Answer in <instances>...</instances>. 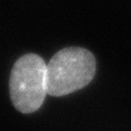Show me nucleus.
<instances>
[{
    "instance_id": "f257e3e1",
    "label": "nucleus",
    "mask_w": 131,
    "mask_h": 131,
    "mask_svg": "<svg viewBox=\"0 0 131 131\" xmlns=\"http://www.w3.org/2000/svg\"><path fill=\"white\" fill-rule=\"evenodd\" d=\"M95 72L96 60L90 51L62 49L47 64V93L56 97L73 93L89 85Z\"/></svg>"
},
{
    "instance_id": "f03ea898",
    "label": "nucleus",
    "mask_w": 131,
    "mask_h": 131,
    "mask_svg": "<svg viewBox=\"0 0 131 131\" xmlns=\"http://www.w3.org/2000/svg\"><path fill=\"white\" fill-rule=\"evenodd\" d=\"M9 94L14 106L23 114L36 112L47 93V64L36 54L19 58L10 71Z\"/></svg>"
}]
</instances>
